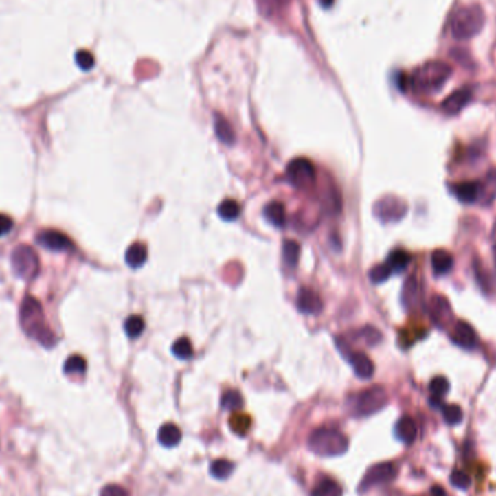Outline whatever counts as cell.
Returning <instances> with one entry per match:
<instances>
[{
	"label": "cell",
	"instance_id": "cell-1",
	"mask_svg": "<svg viewBox=\"0 0 496 496\" xmlns=\"http://www.w3.org/2000/svg\"><path fill=\"white\" fill-rule=\"evenodd\" d=\"M21 326L26 332V335L31 337L35 341H38L43 347L51 348L57 343V337L51 331L48 326L44 311L41 304L32 296H26L21 305Z\"/></svg>",
	"mask_w": 496,
	"mask_h": 496
},
{
	"label": "cell",
	"instance_id": "cell-2",
	"mask_svg": "<svg viewBox=\"0 0 496 496\" xmlns=\"http://www.w3.org/2000/svg\"><path fill=\"white\" fill-rule=\"evenodd\" d=\"M453 70L450 64L446 61L433 60L418 67L412 77L409 78V84L422 93H434L447 83Z\"/></svg>",
	"mask_w": 496,
	"mask_h": 496
},
{
	"label": "cell",
	"instance_id": "cell-3",
	"mask_svg": "<svg viewBox=\"0 0 496 496\" xmlns=\"http://www.w3.org/2000/svg\"><path fill=\"white\" fill-rule=\"evenodd\" d=\"M485 26V12L479 5H469L457 9L450 22L451 35L464 41V39L475 38Z\"/></svg>",
	"mask_w": 496,
	"mask_h": 496
},
{
	"label": "cell",
	"instance_id": "cell-4",
	"mask_svg": "<svg viewBox=\"0 0 496 496\" xmlns=\"http://www.w3.org/2000/svg\"><path fill=\"white\" fill-rule=\"evenodd\" d=\"M308 447L311 451L321 457L341 455L348 449L347 437L332 428L315 429L308 438Z\"/></svg>",
	"mask_w": 496,
	"mask_h": 496
},
{
	"label": "cell",
	"instance_id": "cell-5",
	"mask_svg": "<svg viewBox=\"0 0 496 496\" xmlns=\"http://www.w3.org/2000/svg\"><path fill=\"white\" fill-rule=\"evenodd\" d=\"M387 403V392L382 386H372L351 398V412L356 416H370Z\"/></svg>",
	"mask_w": 496,
	"mask_h": 496
},
{
	"label": "cell",
	"instance_id": "cell-6",
	"mask_svg": "<svg viewBox=\"0 0 496 496\" xmlns=\"http://www.w3.org/2000/svg\"><path fill=\"white\" fill-rule=\"evenodd\" d=\"M12 269L25 282L34 280L39 273V257L30 245H19L12 253Z\"/></svg>",
	"mask_w": 496,
	"mask_h": 496
},
{
	"label": "cell",
	"instance_id": "cell-7",
	"mask_svg": "<svg viewBox=\"0 0 496 496\" xmlns=\"http://www.w3.org/2000/svg\"><path fill=\"white\" fill-rule=\"evenodd\" d=\"M286 176H287V180L291 181V185H293L297 189L305 190V189H309L313 183H315L317 170H315V166L312 164V161H309L308 159H304V157H299V159H295L289 164H287Z\"/></svg>",
	"mask_w": 496,
	"mask_h": 496
},
{
	"label": "cell",
	"instance_id": "cell-8",
	"mask_svg": "<svg viewBox=\"0 0 496 496\" xmlns=\"http://www.w3.org/2000/svg\"><path fill=\"white\" fill-rule=\"evenodd\" d=\"M374 216L382 221L383 224H392V222L401 221L408 212V205L405 201L396 198V196H385L379 199L373 207Z\"/></svg>",
	"mask_w": 496,
	"mask_h": 496
},
{
	"label": "cell",
	"instance_id": "cell-9",
	"mask_svg": "<svg viewBox=\"0 0 496 496\" xmlns=\"http://www.w3.org/2000/svg\"><path fill=\"white\" fill-rule=\"evenodd\" d=\"M398 469L394 463L390 462H385V463H379L372 466L368 473L364 475V479L360 483V489L361 491H368L373 486H379V485H385V483H389L396 477Z\"/></svg>",
	"mask_w": 496,
	"mask_h": 496
},
{
	"label": "cell",
	"instance_id": "cell-10",
	"mask_svg": "<svg viewBox=\"0 0 496 496\" xmlns=\"http://www.w3.org/2000/svg\"><path fill=\"white\" fill-rule=\"evenodd\" d=\"M38 244L47 248L49 251H69L74 247L73 241L67 237V235L63 234L57 229H43L38 234L36 237Z\"/></svg>",
	"mask_w": 496,
	"mask_h": 496
},
{
	"label": "cell",
	"instance_id": "cell-11",
	"mask_svg": "<svg viewBox=\"0 0 496 496\" xmlns=\"http://www.w3.org/2000/svg\"><path fill=\"white\" fill-rule=\"evenodd\" d=\"M451 341L466 350H473L479 344V338L472 325L466 321H457L451 330Z\"/></svg>",
	"mask_w": 496,
	"mask_h": 496
},
{
	"label": "cell",
	"instance_id": "cell-12",
	"mask_svg": "<svg viewBox=\"0 0 496 496\" xmlns=\"http://www.w3.org/2000/svg\"><path fill=\"white\" fill-rule=\"evenodd\" d=\"M296 306L299 312L306 313V315H317L322 311V300L311 287H302L296 296Z\"/></svg>",
	"mask_w": 496,
	"mask_h": 496
},
{
	"label": "cell",
	"instance_id": "cell-13",
	"mask_svg": "<svg viewBox=\"0 0 496 496\" xmlns=\"http://www.w3.org/2000/svg\"><path fill=\"white\" fill-rule=\"evenodd\" d=\"M472 96L473 93L470 87L457 89L450 96L444 99V102L441 103V109L447 115H457L463 108L467 106L469 102L472 100Z\"/></svg>",
	"mask_w": 496,
	"mask_h": 496
},
{
	"label": "cell",
	"instance_id": "cell-14",
	"mask_svg": "<svg viewBox=\"0 0 496 496\" xmlns=\"http://www.w3.org/2000/svg\"><path fill=\"white\" fill-rule=\"evenodd\" d=\"M429 313H431V318H433V321L438 326H446L453 319V311H451L449 300L441 295H436L433 299H431Z\"/></svg>",
	"mask_w": 496,
	"mask_h": 496
},
{
	"label": "cell",
	"instance_id": "cell-15",
	"mask_svg": "<svg viewBox=\"0 0 496 496\" xmlns=\"http://www.w3.org/2000/svg\"><path fill=\"white\" fill-rule=\"evenodd\" d=\"M451 192L463 203H473L482 194V186L477 181H462L451 186Z\"/></svg>",
	"mask_w": 496,
	"mask_h": 496
},
{
	"label": "cell",
	"instance_id": "cell-16",
	"mask_svg": "<svg viewBox=\"0 0 496 496\" xmlns=\"http://www.w3.org/2000/svg\"><path fill=\"white\" fill-rule=\"evenodd\" d=\"M420 300H421L420 284H418V280L414 276H411L403 284L402 305L408 311H411V309L418 308V305H420Z\"/></svg>",
	"mask_w": 496,
	"mask_h": 496
},
{
	"label": "cell",
	"instance_id": "cell-17",
	"mask_svg": "<svg viewBox=\"0 0 496 496\" xmlns=\"http://www.w3.org/2000/svg\"><path fill=\"white\" fill-rule=\"evenodd\" d=\"M350 361L356 376L360 379H370L374 374V364L372 359L368 354H364V352H354L350 357Z\"/></svg>",
	"mask_w": 496,
	"mask_h": 496
},
{
	"label": "cell",
	"instance_id": "cell-18",
	"mask_svg": "<svg viewBox=\"0 0 496 496\" xmlns=\"http://www.w3.org/2000/svg\"><path fill=\"white\" fill-rule=\"evenodd\" d=\"M263 216L264 219L276 228H282L286 224V209L284 205L274 201L264 206L263 209Z\"/></svg>",
	"mask_w": 496,
	"mask_h": 496
},
{
	"label": "cell",
	"instance_id": "cell-19",
	"mask_svg": "<svg viewBox=\"0 0 496 496\" xmlns=\"http://www.w3.org/2000/svg\"><path fill=\"white\" fill-rule=\"evenodd\" d=\"M395 431H396V437L405 444H412L418 436L416 424L411 416H402L396 422Z\"/></svg>",
	"mask_w": 496,
	"mask_h": 496
},
{
	"label": "cell",
	"instance_id": "cell-20",
	"mask_svg": "<svg viewBox=\"0 0 496 496\" xmlns=\"http://www.w3.org/2000/svg\"><path fill=\"white\" fill-rule=\"evenodd\" d=\"M147 257H148L147 247L141 243H134L133 245H129V248L126 250L125 261L131 269H139L146 264Z\"/></svg>",
	"mask_w": 496,
	"mask_h": 496
},
{
	"label": "cell",
	"instance_id": "cell-21",
	"mask_svg": "<svg viewBox=\"0 0 496 496\" xmlns=\"http://www.w3.org/2000/svg\"><path fill=\"white\" fill-rule=\"evenodd\" d=\"M431 266H433V270L437 276L447 274L454 266L453 256L449 251L438 248V250H436L433 256H431Z\"/></svg>",
	"mask_w": 496,
	"mask_h": 496
},
{
	"label": "cell",
	"instance_id": "cell-22",
	"mask_svg": "<svg viewBox=\"0 0 496 496\" xmlns=\"http://www.w3.org/2000/svg\"><path fill=\"white\" fill-rule=\"evenodd\" d=\"M181 440V431L174 424H164L159 431V441L161 446L173 449Z\"/></svg>",
	"mask_w": 496,
	"mask_h": 496
},
{
	"label": "cell",
	"instance_id": "cell-23",
	"mask_svg": "<svg viewBox=\"0 0 496 496\" xmlns=\"http://www.w3.org/2000/svg\"><path fill=\"white\" fill-rule=\"evenodd\" d=\"M215 134L218 139L222 144H225V146H232L235 142V133L232 125L221 115L215 116Z\"/></svg>",
	"mask_w": 496,
	"mask_h": 496
},
{
	"label": "cell",
	"instance_id": "cell-24",
	"mask_svg": "<svg viewBox=\"0 0 496 496\" xmlns=\"http://www.w3.org/2000/svg\"><path fill=\"white\" fill-rule=\"evenodd\" d=\"M312 496H343V489L337 480L324 477L318 482L315 489L312 491Z\"/></svg>",
	"mask_w": 496,
	"mask_h": 496
},
{
	"label": "cell",
	"instance_id": "cell-25",
	"mask_svg": "<svg viewBox=\"0 0 496 496\" xmlns=\"http://www.w3.org/2000/svg\"><path fill=\"white\" fill-rule=\"evenodd\" d=\"M411 263V256L405 250H394L387 256L386 264L390 267L392 271H403Z\"/></svg>",
	"mask_w": 496,
	"mask_h": 496
},
{
	"label": "cell",
	"instance_id": "cell-26",
	"mask_svg": "<svg viewBox=\"0 0 496 496\" xmlns=\"http://www.w3.org/2000/svg\"><path fill=\"white\" fill-rule=\"evenodd\" d=\"M300 257V245L296 241L287 240L283 243V263L286 267L295 269L299 263Z\"/></svg>",
	"mask_w": 496,
	"mask_h": 496
},
{
	"label": "cell",
	"instance_id": "cell-27",
	"mask_svg": "<svg viewBox=\"0 0 496 496\" xmlns=\"http://www.w3.org/2000/svg\"><path fill=\"white\" fill-rule=\"evenodd\" d=\"M218 215L228 222L238 219L241 215V205L237 201L227 199L221 202V205L218 206Z\"/></svg>",
	"mask_w": 496,
	"mask_h": 496
},
{
	"label": "cell",
	"instance_id": "cell-28",
	"mask_svg": "<svg viewBox=\"0 0 496 496\" xmlns=\"http://www.w3.org/2000/svg\"><path fill=\"white\" fill-rule=\"evenodd\" d=\"M244 405L243 395L238 390H227L221 398V407L225 411H240Z\"/></svg>",
	"mask_w": 496,
	"mask_h": 496
},
{
	"label": "cell",
	"instance_id": "cell-29",
	"mask_svg": "<svg viewBox=\"0 0 496 496\" xmlns=\"http://www.w3.org/2000/svg\"><path fill=\"white\" fill-rule=\"evenodd\" d=\"M209 472L211 475L218 479V480H225L231 476V473L234 472V464L228 460L224 459H218L215 462L211 463V467H209Z\"/></svg>",
	"mask_w": 496,
	"mask_h": 496
},
{
	"label": "cell",
	"instance_id": "cell-30",
	"mask_svg": "<svg viewBox=\"0 0 496 496\" xmlns=\"http://www.w3.org/2000/svg\"><path fill=\"white\" fill-rule=\"evenodd\" d=\"M172 351H173L174 357H177L180 360H189L193 357V346L186 337L179 338L177 341L173 344Z\"/></svg>",
	"mask_w": 496,
	"mask_h": 496
},
{
	"label": "cell",
	"instance_id": "cell-31",
	"mask_svg": "<svg viewBox=\"0 0 496 496\" xmlns=\"http://www.w3.org/2000/svg\"><path fill=\"white\" fill-rule=\"evenodd\" d=\"M86 360L82 356H71L64 363V373L65 374H83L86 372Z\"/></svg>",
	"mask_w": 496,
	"mask_h": 496
},
{
	"label": "cell",
	"instance_id": "cell-32",
	"mask_svg": "<svg viewBox=\"0 0 496 496\" xmlns=\"http://www.w3.org/2000/svg\"><path fill=\"white\" fill-rule=\"evenodd\" d=\"M144 328H146V322L139 315H133L125 321V332L129 338H138Z\"/></svg>",
	"mask_w": 496,
	"mask_h": 496
},
{
	"label": "cell",
	"instance_id": "cell-33",
	"mask_svg": "<svg viewBox=\"0 0 496 496\" xmlns=\"http://www.w3.org/2000/svg\"><path fill=\"white\" fill-rule=\"evenodd\" d=\"M250 424H251L250 418H248L247 415H243V414H234L231 416V420H229V425H231L234 433L241 436V437L245 436L247 431L250 429Z\"/></svg>",
	"mask_w": 496,
	"mask_h": 496
},
{
	"label": "cell",
	"instance_id": "cell-34",
	"mask_svg": "<svg viewBox=\"0 0 496 496\" xmlns=\"http://www.w3.org/2000/svg\"><path fill=\"white\" fill-rule=\"evenodd\" d=\"M442 418L449 425H457L463 420V411L459 405H446L442 407Z\"/></svg>",
	"mask_w": 496,
	"mask_h": 496
},
{
	"label": "cell",
	"instance_id": "cell-35",
	"mask_svg": "<svg viewBox=\"0 0 496 496\" xmlns=\"http://www.w3.org/2000/svg\"><path fill=\"white\" fill-rule=\"evenodd\" d=\"M450 389V383L444 376H437L429 382V392L433 398H442Z\"/></svg>",
	"mask_w": 496,
	"mask_h": 496
},
{
	"label": "cell",
	"instance_id": "cell-36",
	"mask_svg": "<svg viewBox=\"0 0 496 496\" xmlns=\"http://www.w3.org/2000/svg\"><path fill=\"white\" fill-rule=\"evenodd\" d=\"M392 273H394V271L390 270V267H389L387 264H377V266H374V267L370 270L369 278H370V280H372L373 283L379 284V283L386 282V280L390 278Z\"/></svg>",
	"mask_w": 496,
	"mask_h": 496
},
{
	"label": "cell",
	"instance_id": "cell-37",
	"mask_svg": "<svg viewBox=\"0 0 496 496\" xmlns=\"http://www.w3.org/2000/svg\"><path fill=\"white\" fill-rule=\"evenodd\" d=\"M450 482L457 489H467L470 486V483H472V479H470V476L464 473L463 470H454L450 476Z\"/></svg>",
	"mask_w": 496,
	"mask_h": 496
},
{
	"label": "cell",
	"instance_id": "cell-38",
	"mask_svg": "<svg viewBox=\"0 0 496 496\" xmlns=\"http://www.w3.org/2000/svg\"><path fill=\"white\" fill-rule=\"evenodd\" d=\"M76 63H77V65H78V67H80L82 70L89 71V70L95 65V58H93V56L90 54L89 51L82 49V51H77Z\"/></svg>",
	"mask_w": 496,
	"mask_h": 496
},
{
	"label": "cell",
	"instance_id": "cell-39",
	"mask_svg": "<svg viewBox=\"0 0 496 496\" xmlns=\"http://www.w3.org/2000/svg\"><path fill=\"white\" fill-rule=\"evenodd\" d=\"M99 496H129V492L120 485H108L100 491Z\"/></svg>",
	"mask_w": 496,
	"mask_h": 496
},
{
	"label": "cell",
	"instance_id": "cell-40",
	"mask_svg": "<svg viewBox=\"0 0 496 496\" xmlns=\"http://www.w3.org/2000/svg\"><path fill=\"white\" fill-rule=\"evenodd\" d=\"M363 337L365 338V343L369 346H374L382 339L381 332H379L376 328H372V326H368V328H363Z\"/></svg>",
	"mask_w": 496,
	"mask_h": 496
},
{
	"label": "cell",
	"instance_id": "cell-41",
	"mask_svg": "<svg viewBox=\"0 0 496 496\" xmlns=\"http://www.w3.org/2000/svg\"><path fill=\"white\" fill-rule=\"evenodd\" d=\"M12 228H13L12 218L5 214H0V238H2L3 235H6Z\"/></svg>",
	"mask_w": 496,
	"mask_h": 496
},
{
	"label": "cell",
	"instance_id": "cell-42",
	"mask_svg": "<svg viewBox=\"0 0 496 496\" xmlns=\"http://www.w3.org/2000/svg\"><path fill=\"white\" fill-rule=\"evenodd\" d=\"M433 493H434L436 496H444L442 489H438V488H434V489H433Z\"/></svg>",
	"mask_w": 496,
	"mask_h": 496
},
{
	"label": "cell",
	"instance_id": "cell-43",
	"mask_svg": "<svg viewBox=\"0 0 496 496\" xmlns=\"http://www.w3.org/2000/svg\"><path fill=\"white\" fill-rule=\"evenodd\" d=\"M322 3H324L325 6H330V5L332 3V0H322Z\"/></svg>",
	"mask_w": 496,
	"mask_h": 496
},
{
	"label": "cell",
	"instance_id": "cell-44",
	"mask_svg": "<svg viewBox=\"0 0 496 496\" xmlns=\"http://www.w3.org/2000/svg\"><path fill=\"white\" fill-rule=\"evenodd\" d=\"M493 254H495V266H496V247H495V250H493Z\"/></svg>",
	"mask_w": 496,
	"mask_h": 496
}]
</instances>
